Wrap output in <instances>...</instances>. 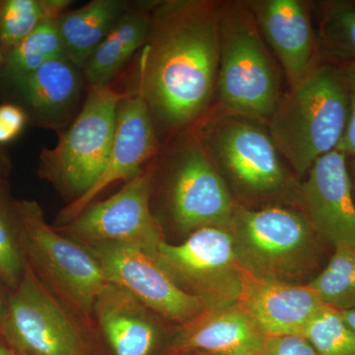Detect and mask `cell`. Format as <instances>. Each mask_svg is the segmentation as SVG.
I'll use <instances>...</instances> for the list:
<instances>
[{
	"label": "cell",
	"mask_w": 355,
	"mask_h": 355,
	"mask_svg": "<svg viewBox=\"0 0 355 355\" xmlns=\"http://www.w3.org/2000/svg\"><path fill=\"white\" fill-rule=\"evenodd\" d=\"M0 64H1V51H0Z\"/></svg>",
	"instance_id": "36"
},
{
	"label": "cell",
	"mask_w": 355,
	"mask_h": 355,
	"mask_svg": "<svg viewBox=\"0 0 355 355\" xmlns=\"http://www.w3.org/2000/svg\"><path fill=\"white\" fill-rule=\"evenodd\" d=\"M349 112L343 69L322 65L280 99L268 121V133L280 156L304 177L318 159L338 149Z\"/></svg>",
	"instance_id": "2"
},
{
	"label": "cell",
	"mask_w": 355,
	"mask_h": 355,
	"mask_svg": "<svg viewBox=\"0 0 355 355\" xmlns=\"http://www.w3.org/2000/svg\"><path fill=\"white\" fill-rule=\"evenodd\" d=\"M14 205L26 261L69 310L90 316L110 284L99 261L83 244L49 225L38 202L14 200Z\"/></svg>",
	"instance_id": "5"
},
{
	"label": "cell",
	"mask_w": 355,
	"mask_h": 355,
	"mask_svg": "<svg viewBox=\"0 0 355 355\" xmlns=\"http://www.w3.org/2000/svg\"><path fill=\"white\" fill-rule=\"evenodd\" d=\"M302 336L319 355H355V331L333 308L323 306Z\"/></svg>",
	"instance_id": "26"
},
{
	"label": "cell",
	"mask_w": 355,
	"mask_h": 355,
	"mask_svg": "<svg viewBox=\"0 0 355 355\" xmlns=\"http://www.w3.org/2000/svg\"><path fill=\"white\" fill-rule=\"evenodd\" d=\"M158 137L149 110L137 92H127L116 114V130L104 171L94 186L65 207L60 220L70 222L102 191L121 180H132L158 153Z\"/></svg>",
	"instance_id": "14"
},
{
	"label": "cell",
	"mask_w": 355,
	"mask_h": 355,
	"mask_svg": "<svg viewBox=\"0 0 355 355\" xmlns=\"http://www.w3.org/2000/svg\"><path fill=\"white\" fill-rule=\"evenodd\" d=\"M197 133L217 169L250 195L268 197L286 189L287 178L270 133L236 114L209 119Z\"/></svg>",
	"instance_id": "9"
},
{
	"label": "cell",
	"mask_w": 355,
	"mask_h": 355,
	"mask_svg": "<svg viewBox=\"0 0 355 355\" xmlns=\"http://www.w3.org/2000/svg\"><path fill=\"white\" fill-rule=\"evenodd\" d=\"M69 310L27 263L7 298L0 336L15 355H89Z\"/></svg>",
	"instance_id": "7"
},
{
	"label": "cell",
	"mask_w": 355,
	"mask_h": 355,
	"mask_svg": "<svg viewBox=\"0 0 355 355\" xmlns=\"http://www.w3.org/2000/svg\"><path fill=\"white\" fill-rule=\"evenodd\" d=\"M340 316L342 317L343 322L355 331V309L338 311Z\"/></svg>",
	"instance_id": "31"
},
{
	"label": "cell",
	"mask_w": 355,
	"mask_h": 355,
	"mask_svg": "<svg viewBox=\"0 0 355 355\" xmlns=\"http://www.w3.org/2000/svg\"><path fill=\"white\" fill-rule=\"evenodd\" d=\"M155 257L178 286L202 299L209 309L237 304L244 270L228 229L200 228L179 245L164 240Z\"/></svg>",
	"instance_id": "8"
},
{
	"label": "cell",
	"mask_w": 355,
	"mask_h": 355,
	"mask_svg": "<svg viewBox=\"0 0 355 355\" xmlns=\"http://www.w3.org/2000/svg\"><path fill=\"white\" fill-rule=\"evenodd\" d=\"M248 6L279 58L291 87H295L319 67L308 6L299 0H261Z\"/></svg>",
	"instance_id": "15"
},
{
	"label": "cell",
	"mask_w": 355,
	"mask_h": 355,
	"mask_svg": "<svg viewBox=\"0 0 355 355\" xmlns=\"http://www.w3.org/2000/svg\"><path fill=\"white\" fill-rule=\"evenodd\" d=\"M58 19L46 21L6 53V70L10 79L31 73L51 60L67 57Z\"/></svg>",
	"instance_id": "24"
},
{
	"label": "cell",
	"mask_w": 355,
	"mask_h": 355,
	"mask_svg": "<svg viewBox=\"0 0 355 355\" xmlns=\"http://www.w3.org/2000/svg\"><path fill=\"white\" fill-rule=\"evenodd\" d=\"M219 6L205 0L154 4L135 90L156 132L187 127L209 106L218 76Z\"/></svg>",
	"instance_id": "1"
},
{
	"label": "cell",
	"mask_w": 355,
	"mask_h": 355,
	"mask_svg": "<svg viewBox=\"0 0 355 355\" xmlns=\"http://www.w3.org/2000/svg\"><path fill=\"white\" fill-rule=\"evenodd\" d=\"M114 355H151L159 331L148 309L125 289L110 284L98 296L93 309Z\"/></svg>",
	"instance_id": "19"
},
{
	"label": "cell",
	"mask_w": 355,
	"mask_h": 355,
	"mask_svg": "<svg viewBox=\"0 0 355 355\" xmlns=\"http://www.w3.org/2000/svg\"><path fill=\"white\" fill-rule=\"evenodd\" d=\"M172 154L169 202L178 227L187 232L228 229L237 207L198 135L188 137Z\"/></svg>",
	"instance_id": "12"
},
{
	"label": "cell",
	"mask_w": 355,
	"mask_h": 355,
	"mask_svg": "<svg viewBox=\"0 0 355 355\" xmlns=\"http://www.w3.org/2000/svg\"><path fill=\"white\" fill-rule=\"evenodd\" d=\"M83 245L99 261L109 282L164 319L184 326L209 309L202 299L178 286L156 257L146 250L113 243Z\"/></svg>",
	"instance_id": "10"
},
{
	"label": "cell",
	"mask_w": 355,
	"mask_h": 355,
	"mask_svg": "<svg viewBox=\"0 0 355 355\" xmlns=\"http://www.w3.org/2000/svg\"><path fill=\"white\" fill-rule=\"evenodd\" d=\"M154 4H130L83 67L90 89L109 87L133 53L148 38Z\"/></svg>",
	"instance_id": "20"
},
{
	"label": "cell",
	"mask_w": 355,
	"mask_h": 355,
	"mask_svg": "<svg viewBox=\"0 0 355 355\" xmlns=\"http://www.w3.org/2000/svg\"><path fill=\"white\" fill-rule=\"evenodd\" d=\"M125 95L111 86L90 89L83 109L60 135L57 146L40 154V176L74 200L87 193L108 161L119 105Z\"/></svg>",
	"instance_id": "6"
},
{
	"label": "cell",
	"mask_w": 355,
	"mask_h": 355,
	"mask_svg": "<svg viewBox=\"0 0 355 355\" xmlns=\"http://www.w3.org/2000/svg\"><path fill=\"white\" fill-rule=\"evenodd\" d=\"M69 0H6L0 2V46L6 53L49 20L69 10Z\"/></svg>",
	"instance_id": "22"
},
{
	"label": "cell",
	"mask_w": 355,
	"mask_h": 355,
	"mask_svg": "<svg viewBox=\"0 0 355 355\" xmlns=\"http://www.w3.org/2000/svg\"><path fill=\"white\" fill-rule=\"evenodd\" d=\"M228 230L238 261L260 279L299 284L321 266L326 243L304 214L284 207H237Z\"/></svg>",
	"instance_id": "4"
},
{
	"label": "cell",
	"mask_w": 355,
	"mask_h": 355,
	"mask_svg": "<svg viewBox=\"0 0 355 355\" xmlns=\"http://www.w3.org/2000/svg\"><path fill=\"white\" fill-rule=\"evenodd\" d=\"M0 355H15L1 336H0Z\"/></svg>",
	"instance_id": "32"
},
{
	"label": "cell",
	"mask_w": 355,
	"mask_h": 355,
	"mask_svg": "<svg viewBox=\"0 0 355 355\" xmlns=\"http://www.w3.org/2000/svg\"><path fill=\"white\" fill-rule=\"evenodd\" d=\"M323 38L340 55L354 58L355 62V8L336 7L324 18Z\"/></svg>",
	"instance_id": "27"
},
{
	"label": "cell",
	"mask_w": 355,
	"mask_h": 355,
	"mask_svg": "<svg viewBox=\"0 0 355 355\" xmlns=\"http://www.w3.org/2000/svg\"><path fill=\"white\" fill-rule=\"evenodd\" d=\"M4 309H6V304H4L1 294H0V321H1L2 316H3Z\"/></svg>",
	"instance_id": "33"
},
{
	"label": "cell",
	"mask_w": 355,
	"mask_h": 355,
	"mask_svg": "<svg viewBox=\"0 0 355 355\" xmlns=\"http://www.w3.org/2000/svg\"><path fill=\"white\" fill-rule=\"evenodd\" d=\"M28 114L24 109L14 104L0 106V144H8L17 139L24 130Z\"/></svg>",
	"instance_id": "29"
},
{
	"label": "cell",
	"mask_w": 355,
	"mask_h": 355,
	"mask_svg": "<svg viewBox=\"0 0 355 355\" xmlns=\"http://www.w3.org/2000/svg\"><path fill=\"white\" fill-rule=\"evenodd\" d=\"M237 305L268 336H302L323 308L307 284L260 279L245 272Z\"/></svg>",
	"instance_id": "16"
},
{
	"label": "cell",
	"mask_w": 355,
	"mask_h": 355,
	"mask_svg": "<svg viewBox=\"0 0 355 355\" xmlns=\"http://www.w3.org/2000/svg\"><path fill=\"white\" fill-rule=\"evenodd\" d=\"M130 6L125 0H92L62 14L58 19V30L70 62L83 70L89 58Z\"/></svg>",
	"instance_id": "21"
},
{
	"label": "cell",
	"mask_w": 355,
	"mask_h": 355,
	"mask_svg": "<svg viewBox=\"0 0 355 355\" xmlns=\"http://www.w3.org/2000/svg\"><path fill=\"white\" fill-rule=\"evenodd\" d=\"M151 182L153 170L140 172L118 193L103 202L91 203L69 225L60 229L81 244L128 245L155 256L164 239L150 209Z\"/></svg>",
	"instance_id": "11"
},
{
	"label": "cell",
	"mask_w": 355,
	"mask_h": 355,
	"mask_svg": "<svg viewBox=\"0 0 355 355\" xmlns=\"http://www.w3.org/2000/svg\"><path fill=\"white\" fill-rule=\"evenodd\" d=\"M300 189L302 214L331 247H355V203L347 155L340 149L318 159Z\"/></svg>",
	"instance_id": "13"
},
{
	"label": "cell",
	"mask_w": 355,
	"mask_h": 355,
	"mask_svg": "<svg viewBox=\"0 0 355 355\" xmlns=\"http://www.w3.org/2000/svg\"><path fill=\"white\" fill-rule=\"evenodd\" d=\"M26 265L14 200H8L0 184V279L9 288H15L22 279Z\"/></svg>",
	"instance_id": "25"
},
{
	"label": "cell",
	"mask_w": 355,
	"mask_h": 355,
	"mask_svg": "<svg viewBox=\"0 0 355 355\" xmlns=\"http://www.w3.org/2000/svg\"><path fill=\"white\" fill-rule=\"evenodd\" d=\"M216 90L222 108L270 121L280 101V76L247 3L219 6Z\"/></svg>",
	"instance_id": "3"
},
{
	"label": "cell",
	"mask_w": 355,
	"mask_h": 355,
	"mask_svg": "<svg viewBox=\"0 0 355 355\" xmlns=\"http://www.w3.org/2000/svg\"><path fill=\"white\" fill-rule=\"evenodd\" d=\"M352 170H354V176H355V158H354V163H352Z\"/></svg>",
	"instance_id": "35"
},
{
	"label": "cell",
	"mask_w": 355,
	"mask_h": 355,
	"mask_svg": "<svg viewBox=\"0 0 355 355\" xmlns=\"http://www.w3.org/2000/svg\"><path fill=\"white\" fill-rule=\"evenodd\" d=\"M261 355H319L303 336H268Z\"/></svg>",
	"instance_id": "28"
},
{
	"label": "cell",
	"mask_w": 355,
	"mask_h": 355,
	"mask_svg": "<svg viewBox=\"0 0 355 355\" xmlns=\"http://www.w3.org/2000/svg\"><path fill=\"white\" fill-rule=\"evenodd\" d=\"M4 159L3 157H2L1 155H0V170H1V168L3 167V165H4Z\"/></svg>",
	"instance_id": "34"
},
{
	"label": "cell",
	"mask_w": 355,
	"mask_h": 355,
	"mask_svg": "<svg viewBox=\"0 0 355 355\" xmlns=\"http://www.w3.org/2000/svg\"><path fill=\"white\" fill-rule=\"evenodd\" d=\"M81 72L69 58L62 57L11 80L37 123L60 130L76 111L83 89Z\"/></svg>",
	"instance_id": "18"
},
{
	"label": "cell",
	"mask_w": 355,
	"mask_h": 355,
	"mask_svg": "<svg viewBox=\"0 0 355 355\" xmlns=\"http://www.w3.org/2000/svg\"><path fill=\"white\" fill-rule=\"evenodd\" d=\"M266 338L237 304L207 309L184 324L170 355L193 352L209 355H261Z\"/></svg>",
	"instance_id": "17"
},
{
	"label": "cell",
	"mask_w": 355,
	"mask_h": 355,
	"mask_svg": "<svg viewBox=\"0 0 355 355\" xmlns=\"http://www.w3.org/2000/svg\"><path fill=\"white\" fill-rule=\"evenodd\" d=\"M307 284L327 307L338 311L355 309V247L334 248L323 270Z\"/></svg>",
	"instance_id": "23"
},
{
	"label": "cell",
	"mask_w": 355,
	"mask_h": 355,
	"mask_svg": "<svg viewBox=\"0 0 355 355\" xmlns=\"http://www.w3.org/2000/svg\"><path fill=\"white\" fill-rule=\"evenodd\" d=\"M343 70L349 89V112L347 128L338 149L347 156L355 157V62H350Z\"/></svg>",
	"instance_id": "30"
}]
</instances>
